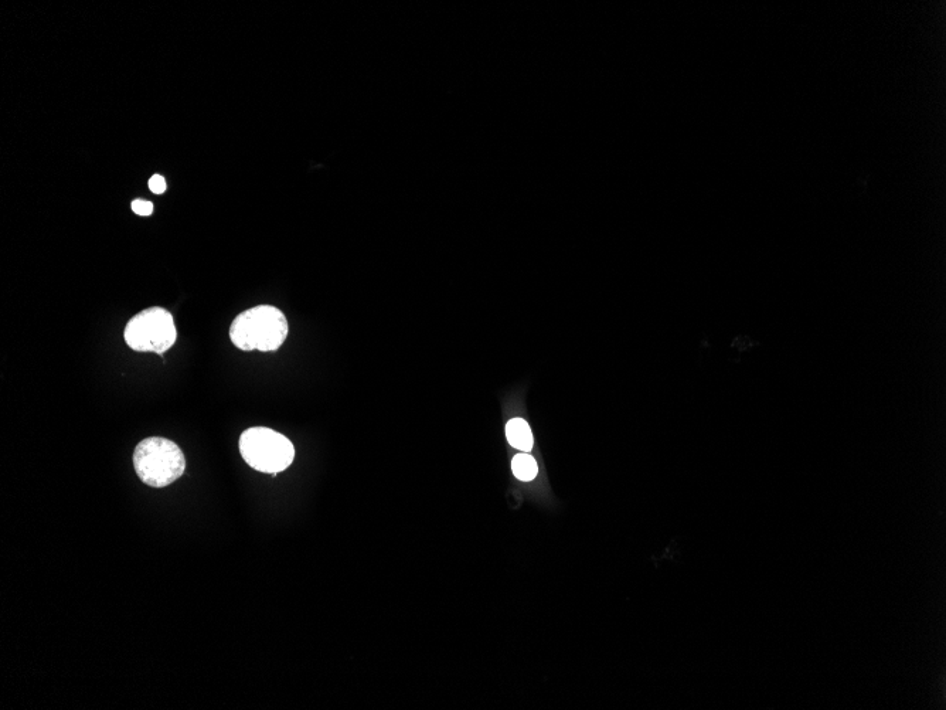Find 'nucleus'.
Returning a JSON list of instances; mask_svg holds the SVG:
<instances>
[{"label": "nucleus", "instance_id": "1", "mask_svg": "<svg viewBox=\"0 0 946 710\" xmlns=\"http://www.w3.org/2000/svg\"><path fill=\"white\" fill-rule=\"evenodd\" d=\"M288 336L284 312L260 305L241 312L230 326V339L241 351L274 352Z\"/></svg>", "mask_w": 946, "mask_h": 710}, {"label": "nucleus", "instance_id": "2", "mask_svg": "<svg viewBox=\"0 0 946 710\" xmlns=\"http://www.w3.org/2000/svg\"><path fill=\"white\" fill-rule=\"evenodd\" d=\"M134 467L145 485L165 488L185 474L186 458L179 445L168 438L149 437L136 445Z\"/></svg>", "mask_w": 946, "mask_h": 710}, {"label": "nucleus", "instance_id": "3", "mask_svg": "<svg viewBox=\"0 0 946 710\" xmlns=\"http://www.w3.org/2000/svg\"><path fill=\"white\" fill-rule=\"evenodd\" d=\"M240 453L254 470L277 475L294 462L295 448L291 441L268 427H253L240 437Z\"/></svg>", "mask_w": 946, "mask_h": 710}, {"label": "nucleus", "instance_id": "4", "mask_svg": "<svg viewBox=\"0 0 946 710\" xmlns=\"http://www.w3.org/2000/svg\"><path fill=\"white\" fill-rule=\"evenodd\" d=\"M124 339L132 351L163 355L178 339L175 319L163 308L144 309L129 319L125 326Z\"/></svg>", "mask_w": 946, "mask_h": 710}, {"label": "nucleus", "instance_id": "5", "mask_svg": "<svg viewBox=\"0 0 946 710\" xmlns=\"http://www.w3.org/2000/svg\"><path fill=\"white\" fill-rule=\"evenodd\" d=\"M507 441L512 447L523 453H529L533 448V434L529 424L523 419H513L506 426Z\"/></svg>", "mask_w": 946, "mask_h": 710}, {"label": "nucleus", "instance_id": "6", "mask_svg": "<svg viewBox=\"0 0 946 710\" xmlns=\"http://www.w3.org/2000/svg\"><path fill=\"white\" fill-rule=\"evenodd\" d=\"M512 470L516 478H519L520 481L527 482L533 481L534 478H536L539 467H537V462L532 455L519 454L513 458Z\"/></svg>", "mask_w": 946, "mask_h": 710}, {"label": "nucleus", "instance_id": "7", "mask_svg": "<svg viewBox=\"0 0 946 710\" xmlns=\"http://www.w3.org/2000/svg\"><path fill=\"white\" fill-rule=\"evenodd\" d=\"M132 212L138 216H151L153 213V203L148 200L136 199L131 203Z\"/></svg>", "mask_w": 946, "mask_h": 710}, {"label": "nucleus", "instance_id": "8", "mask_svg": "<svg viewBox=\"0 0 946 710\" xmlns=\"http://www.w3.org/2000/svg\"><path fill=\"white\" fill-rule=\"evenodd\" d=\"M166 188H168V185H166V180L163 176L153 175L152 178L149 179V189H151V192L155 193V195H162V193L166 192Z\"/></svg>", "mask_w": 946, "mask_h": 710}]
</instances>
